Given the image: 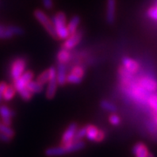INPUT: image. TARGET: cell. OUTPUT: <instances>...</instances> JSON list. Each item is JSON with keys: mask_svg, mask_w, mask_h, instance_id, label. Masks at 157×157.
Listing matches in <instances>:
<instances>
[{"mask_svg": "<svg viewBox=\"0 0 157 157\" xmlns=\"http://www.w3.org/2000/svg\"><path fill=\"white\" fill-rule=\"evenodd\" d=\"M11 138H10L9 136H7L5 134H3V133H1L0 132V140L1 141H4V142H9V141H11Z\"/></svg>", "mask_w": 157, "mask_h": 157, "instance_id": "obj_34", "label": "cell"}, {"mask_svg": "<svg viewBox=\"0 0 157 157\" xmlns=\"http://www.w3.org/2000/svg\"><path fill=\"white\" fill-rule=\"evenodd\" d=\"M52 23L59 39H67L69 37L67 25V16L64 12L59 11L52 17Z\"/></svg>", "mask_w": 157, "mask_h": 157, "instance_id": "obj_2", "label": "cell"}, {"mask_svg": "<svg viewBox=\"0 0 157 157\" xmlns=\"http://www.w3.org/2000/svg\"><path fill=\"white\" fill-rule=\"evenodd\" d=\"M117 0H107L106 6V22L107 25H113L116 18Z\"/></svg>", "mask_w": 157, "mask_h": 157, "instance_id": "obj_9", "label": "cell"}, {"mask_svg": "<svg viewBox=\"0 0 157 157\" xmlns=\"http://www.w3.org/2000/svg\"><path fill=\"white\" fill-rule=\"evenodd\" d=\"M15 115V113L6 106H0V116L3 120V123L7 126L11 125V118Z\"/></svg>", "mask_w": 157, "mask_h": 157, "instance_id": "obj_13", "label": "cell"}, {"mask_svg": "<svg viewBox=\"0 0 157 157\" xmlns=\"http://www.w3.org/2000/svg\"><path fill=\"white\" fill-rule=\"evenodd\" d=\"M147 157H154V155H151V154H148Z\"/></svg>", "mask_w": 157, "mask_h": 157, "instance_id": "obj_35", "label": "cell"}, {"mask_svg": "<svg viewBox=\"0 0 157 157\" xmlns=\"http://www.w3.org/2000/svg\"><path fill=\"white\" fill-rule=\"evenodd\" d=\"M156 116H155V121H156V124H157V114H155Z\"/></svg>", "mask_w": 157, "mask_h": 157, "instance_id": "obj_36", "label": "cell"}, {"mask_svg": "<svg viewBox=\"0 0 157 157\" xmlns=\"http://www.w3.org/2000/svg\"><path fill=\"white\" fill-rule=\"evenodd\" d=\"M121 65L128 73L135 74L140 70V64L137 60L128 56H124L121 59Z\"/></svg>", "mask_w": 157, "mask_h": 157, "instance_id": "obj_10", "label": "cell"}, {"mask_svg": "<svg viewBox=\"0 0 157 157\" xmlns=\"http://www.w3.org/2000/svg\"><path fill=\"white\" fill-rule=\"evenodd\" d=\"M83 31H77L76 33L69 35L67 39H65V42L62 45L63 48L67 49V50H72L76 45L79 44L81 39L83 38Z\"/></svg>", "mask_w": 157, "mask_h": 157, "instance_id": "obj_8", "label": "cell"}, {"mask_svg": "<svg viewBox=\"0 0 157 157\" xmlns=\"http://www.w3.org/2000/svg\"><path fill=\"white\" fill-rule=\"evenodd\" d=\"M100 106L103 110H105L107 112L114 113L116 112V110H117V107L113 103H112L111 101H108L107 100H102L101 101V103H100Z\"/></svg>", "mask_w": 157, "mask_h": 157, "instance_id": "obj_20", "label": "cell"}, {"mask_svg": "<svg viewBox=\"0 0 157 157\" xmlns=\"http://www.w3.org/2000/svg\"><path fill=\"white\" fill-rule=\"evenodd\" d=\"M100 129L94 125H86V137L91 141H95Z\"/></svg>", "mask_w": 157, "mask_h": 157, "instance_id": "obj_17", "label": "cell"}, {"mask_svg": "<svg viewBox=\"0 0 157 157\" xmlns=\"http://www.w3.org/2000/svg\"><path fill=\"white\" fill-rule=\"evenodd\" d=\"M56 78L58 85L65 86L67 83V67L66 64L59 63L58 67L56 69Z\"/></svg>", "mask_w": 157, "mask_h": 157, "instance_id": "obj_12", "label": "cell"}, {"mask_svg": "<svg viewBox=\"0 0 157 157\" xmlns=\"http://www.w3.org/2000/svg\"><path fill=\"white\" fill-rule=\"evenodd\" d=\"M82 79L83 78L78 77L73 73H70L67 76V82L69 84H79L82 82Z\"/></svg>", "mask_w": 157, "mask_h": 157, "instance_id": "obj_24", "label": "cell"}, {"mask_svg": "<svg viewBox=\"0 0 157 157\" xmlns=\"http://www.w3.org/2000/svg\"><path fill=\"white\" fill-rule=\"evenodd\" d=\"M78 129V124L76 122H72L67 127V130L64 132L61 139L62 145H67L73 142V138Z\"/></svg>", "mask_w": 157, "mask_h": 157, "instance_id": "obj_11", "label": "cell"}, {"mask_svg": "<svg viewBox=\"0 0 157 157\" xmlns=\"http://www.w3.org/2000/svg\"><path fill=\"white\" fill-rule=\"evenodd\" d=\"M86 146L84 142L82 140H78V141H73L70 144L67 145H62L59 147H49L45 150V154L46 156L53 157V156H60L63 155H67L73 152H77L83 149Z\"/></svg>", "mask_w": 157, "mask_h": 157, "instance_id": "obj_1", "label": "cell"}, {"mask_svg": "<svg viewBox=\"0 0 157 157\" xmlns=\"http://www.w3.org/2000/svg\"><path fill=\"white\" fill-rule=\"evenodd\" d=\"M0 132L1 133H3V134H5L7 136H9L10 138H13L14 137V135H15V132H14V130L11 128V126H7L6 124L2 123L0 124Z\"/></svg>", "mask_w": 157, "mask_h": 157, "instance_id": "obj_23", "label": "cell"}, {"mask_svg": "<svg viewBox=\"0 0 157 157\" xmlns=\"http://www.w3.org/2000/svg\"><path fill=\"white\" fill-rule=\"evenodd\" d=\"M147 16L154 21H157V3L149 7L147 11Z\"/></svg>", "mask_w": 157, "mask_h": 157, "instance_id": "obj_25", "label": "cell"}, {"mask_svg": "<svg viewBox=\"0 0 157 157\" xmlns=\"http://www.w3.org/2000/svg\"><path fill=\"white\" fill-rule=\"evenodd\" d=\"M80 22H81V19H80V17L78 15H75L72 17V19L67 24V29L70 35L77 32V29H78Z\"/></svg>", "mask_w": 157, "mask_h": 157, "instance_id": "obj_16", "label": "cell"}, {"mask_svg": "<svg viewBox=\"0 0 157 157\" xmlns=\"http://www.w3.org/2000/svg\"><path fill=\"white\" fill-rule=\"evenodd\" d=\"M109 122L112 124L113 126H119L121 124V117L118 114L112 113L109 116Z\"/></svg>", "mask_w": 157, "mask_h": 157, "instance_id": "obj_30", "label": "cell"}, {"mask_svg": "<svg viewBox=\"0 0 157 157\" xmlns=\"http://www.w3.org/2000/svg\"><path fill=\"white\" fill-rule=\"evenodd\" d=\"M49 73V79H48V87L46 89L45 96L48 100H52L55 97L57 88H58V82L56 78V68L51 67L48 69Z\"/></svg>", "mask_w": 157, "mask_h": 157, "instance_id": "obj_4", "label": "cell"}, {"mask_svg": "<svg viewBox=\"0 0 157 157\" xmlns=\"http://www.w3.org/2000/svg\"><path fill=\"white\" fill-rule=\"evenodd\" d=\"M6 86H7V84L6 82L4 81L0 82V103L3 101V95H4V92L6 90Z\"/></svg>", "mask_w": 157, "mask_h": 157, "instance_id": "obj_32", "label": "cell"}, {"mask_svg": "<svg viewBox=\"0 0 157 157\" xmlns=\"http://www.w3.org/2000/svg\"><path fill=\"white\" fill-rule=\"evenodd\" d=\"M26 87H27V89H28L31 93H33V94H40V93H42L43 90H44V85L39 83L37 80H36V81L31 80L28 83Z\"/></svg>", "mask_w": 157, "mask_h": 157, "instance_id": "obj_18", "label": "cell"}, {"mask_svg": "<svg viewBox=\"0 0 157 157\" xmlns=\"http://www.w3.org/2000/svg\"><path fill=\"white\" fill-rule=\"evenodd\" d=\"M43 6L46 10H51L53 7V1L52 0H42Z\"/></svg>", "mask_w": 157, "mask_h": 157, "instance_id": "obj_31", "label": "cell"}, {"mask_svg": "<svg viewBox=\"0 0 157 157\" xmlns=\"http://www.w3.org/2000/svg\"><path fill=\"white\" fill-rule=\"evenodd\" d=\"M86 126L82 127L81 128L77 129L76 131V134L74 135V138H73V141H78V140H81L84 137H86Z\"/></svg>", "mask_w": 157, "mask_h": 157, "instance_id": "obj_26", "label": "cell"}, {"mask_svg": "<svg viewBox=\"0 0 157 157\" xmlns=\"http://www.w3.org/2000/svg\"><path fill=\"white\" fill-rule=\"evenodd\" d=\"M26 60L23 58H17L11 63V77L12 80H16L19 78L25 71Z\"/></svg>", "mask_w": 157, "mask_h": 157, "instance_id": "obj_5", "label": "cell"}, {"mask_svg": "<svg viewBox=\"0 0 157 157\" xmlns=\"http://www.w3.org/2000/svg\"><path fill=\"white\" fill-rule=\"evenodd\" d=\"M133 153L136 157H147L148 155V150L143 143L139 142L136 143L133 147Z\"/></svg>", "mask_w": 157, "mask_h": 157, "instance_id": "obj_14", "label": "cell"}, {"mask_svg": "<svg viewBox=\"0 0 157 157\" xmlns=\"http://www.w3.org/2000/svg\"><path fill=\"white\" fill-rule=\"evenodd\" d=\"M71 73L76 74L77 76L80 77V78H84L85 74H86V69L83 67H80V66H76L72 69Z\"/></svg>", "mask_w": 157, "mask_h": 157, "instance_id": "obj_29", "label": "cell"}, {"mask_svg": "<svg viewBox=\"0 0 157 157\" xmlns=\"http://www.w3.org/2000/svg\"><path fill=\"white\" fill-rule=\"evenodd\" d=\"M106 138V134L103 130H100L99 131V134L97 135V138H96L95 142H101L102 140Z\"/></svg>", "mask_w": 157, "mask_h": 157, "instance_id": "obj_33", "label": "cell"}, {"mask_svg": "<svg viewBox=\"0 0 157 157\" xmlns=\"http://www.w3.org/2000/svg\"><path fill=\"white\" fill-rule=\"evenodd\" d=\"M141 87L147 90L148 93L153 94L157 92V80L150 75L140 76L136 80Z\"/></svg>", "mask_w": 157, "mask_h": 157, "instance_id": "obj_6", "label": "cell"}, {"mask_svg": "<svg viewBox=\"0 0 157 157\" xmlns=\"http://www.w3.org/2000/svg\"><path fill=\"white\" fill-rule=\"evenodd\" d=\"M33 15L35 18L39 21L42 26L45 28V30L48 33V34L50 35L52 39H59L58 36H57L56 32H55V29H54V25H53V23L51 20V18L43 11L39 10V9H36L33 12Z\"/></svg>", "mask_w": 157, "mask_h": 157, "instance_id": "obj_3", "label": "cell"}, {"mask_svg": "<svg viewBox=\"0 0 157 157\" xmlns=\"http://www.w3.org/2000/svg\"><path fill=\"white\" fill-rule=\"evenodd\" d=\"M13 37L10 26L0 25V39H8Z\"/></svg>", "mask_w": 157, "mask_h": 157, "instance_id": "obj_22", "label": "cell"}, {"mask_svg": "<svg viewBox=\"0 0 157 157\" xmlns=\"http://www.w3.org/2000/svg\"><path fill=\"white\" fill-rule=\"evenodd\" d=\"M16 89L14 87V86L11 85H7L6 90L4 92V95H3V100L6 101H9L12 100L14 98V96L16 94Z\"/></svg>", "mask_w": 157, "mask_h": 157, "instance_id": "obj_19", "label": "cell"}, {"mask_svg": "<svg viewBox=\"0 0 157 157\" xmlns=\"http://www.w3.org/2000/svg\"><path fill=\"white\" fill-rule=\"evenodd\" d=\"M147 105L150 107L153 112L157 114V93L151 94L147 99Z\"/></svg>", "mask_w": 157, "mask_h": 157, "instance_id": "obj_21", "label": "cell"}, {"mask_svg": "<svg viewBox=\"0 0 157 157\" xmlns=\"http://www.w3.org/2000/svg\"><path fill=\"white\" fill-rule=\"evenodd\" d=\"M48 79H49V73H48V70H46L39 74V77L37 78V81L45 86L48 82Z\"/></svg>", "mask_w": 157, "mask_h": 157, "instance_id": "obj_27", "label": "cell"}, {"mask_svg": "<svg viewBox=\"0 0 157 157\" xmlns=\"http://www.w3.org/2000/svg\"><path fill=\"white\" fill-rule=\"evenodd\" d=\"M18 94H19L20 97L22 98V100H24V101H29L30 100H32L33 95V93H31V92L27 89V87H26V88H25V89L21 90V91H19V92H18Z\"/></svg>", "mask_w": 157, "mask_h": 157, "instance_id": "obj_28", "label": "cell"}, {"mask_svg": "<svg viewBox=\"0 0 157 157\" xmlns=\"http://www.w3.org/2000/svg\"><path fill=\"white\" fill-rule=\"evenodd\" d=\"M70 59H71V52H70V50L65 49V48L62 47L61 49L59 51L58 54H57V61H58V63L66 64L67 62L69 61Z\"/></svg>", "mask_w": 157, "mask_h": 157, "instance_id": "obj_15", "label": "cell"}, {"mask_svg": "<svg viewBox=\"0 0 157 157\" xmlns=\"http://www.w3.org/2000/svg\"><path fill=\"white\" fill-rule=\"evenodd\" d=\"M33 72H32V71H25V73H23L19 78L13 81V86H14L16 91L19 92L21 90L26 88L29 82L31 80H33Z\"/></svg>", "mask_w": 157, "mask_h": 157, "instance_id": "obj_7", "label": "cell"}]
</instances>
